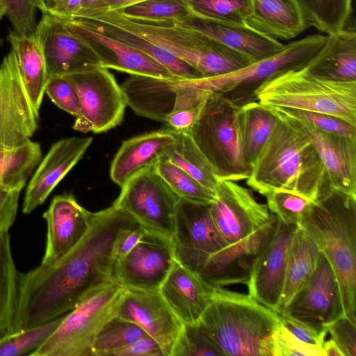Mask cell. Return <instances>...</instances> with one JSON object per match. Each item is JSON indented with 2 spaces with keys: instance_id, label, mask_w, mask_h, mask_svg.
<instances>
[{
  "instance_id": "obj_53",
  "label": "cell",
  "mask_w": 356,
  "mask_h": 356,
  "mask_svg": "<svg viewBox=\"0 0 356 356\" xmlns=\"http://www.w3.org/2000/svg\"><path fill=\"white\" fill-rule=\"evenodd\" d=\"M143 1L145 0H97L90 6L80 10L73 17L89 16L99 13L118 10L122 8Z\"/></svg>"
},
{
  "instance_id": "obj_26",
  "label": "cell",
  "mask_w": 356,
  "mask_h": 356,
  "mask_svg": "<svg viewBox=\"0 0 356 356\" xmlns=\"http://www.w3.org/2000/svg\"><path fill=\"white\" fill-rule=\"evenodd\" d=\"M216 287L175 259L159 291L181 323L188 324L199 320Z\"/></svg>"
},
{
  "instance_id": "obj_50",
  "label": "cell",
  "mask_w": 356,
  "mask_h": 356,
  "mask_svg": "<svg viewBox=\"0 0 356 356\" xmlns=\"http://www.w3.org/2000/svg\"><path fill=\"white\" fill-rule=\"evenodd\" d=\"M282 324L298 339L323 347L327 330H319L289 315L279 314Z\"/></svg>"
},
{
  "instance_id": "obj_54",
  "label": "cell",
  "mask_w": 356,
  "mask_h": 356,
  "mask_svg": "<svg viewBox=\"0 0 356 356\" xmlns=\"http://www.w3.org/2000/svg\"><path fill=\"white\" fill-rule=\"evenodd\" d=\"M144 232V227L138 224L127 230L119 241L116 258L121 257L129 252L139 242Z\"/></svg>"
},
{
  "instance_id": "obj_14",
  "label": "cell",
  "mask_w": 356,
  "mask_h": 356,
  "mask_svg": "<svg viewBox=\"0 0 356 356\" xmlns=\"http://www.w3.org/2000/svg\"><path fill=\"white\" fill-rule=\"evenodd\" d=\"M215 193L210 212L229 245L243 240L272 216L267 204L258 202L250 189L237 181H218Z\"/></svg>"
},
{
  "instance_id": "obj_48",
  "label": "cell",
  "mask_w": 356,
  "mask_h": 356,
  "mask_svg": "<svg viewBox=\"0 0 356 356\" xmlns=\"http://www.w3.org/2000/svg\"><path fill=\"white\" fill-rule=\"evenodd\" d=\"M275 356H325L321 346L305 343L280 323L275 333Z\"/></svg>"
},
{
  "instance_id": "obj_25",
  "label": "cell",
  "mask_w": 356,
  "mask_h": 356,
  "mask_svg": "<svg viewBox=\"0 0 356 356\" xmlns=\"http://www.w3.org/2000/svg\"><path fill=\"white\" fill-rule=\"evenodd\" d=\"M289 118L313 144L324 166L331 189L356 196V138L325 133L300 120Z\"/></svg>"
},
{
  "instance_id": "obj_58",
  "label": "cell",
  "mask_w": 356,
  "mask_h": 356,
  "mask_svg": "<svg viewBox=\"0 0 356 356\" xmlns=\"http://www.w3.org/2000/svg\"><path fill=\"white\" fill-rule=\"evenodd\" d=\"M97 1V0H83L81 10L90 6L94 3H95Z\"/></svg>"
},
{
  "instance_id": "obj_16",
  "label": "cell",
  "mask_w": 356,
  "mask_h": 356,
  "mask_svg": "<svg viewBox=\"0 0 356 356\" xmlns=\"http://www.w3.org/2000/svg\"><path fill=\"white\" fill-rule=\"evenodd\" d=\"M278 314L289 315L319 330H327L329 324L345 315L337 275L322 252L309 280Z\"/></svg>"
},
{
  "instance_id": "obj_9",
  "label": "cell",
  "mask_w": 356,
  "mask_h": 356,
  "mask_svg": "<svg viewBox=\"0 0 356 356\" xmlns=\"http://www.w3.org/2000/svg\"><path fill=\"white\" fill-rule=\"evenodd\" d=\"M65 76L75 88L81 106L74 130L99 134L122 122L127 102L121 86L108 69L98 67Z\"/></svg>"
},
{
  "instance_id": "obj_51",
  "label": "cell",
  "mask_w": 356,
  "mask_h": 356,
  "mask_svg": "<svg viewBox=\"0 0 356 356\" xmlns=\"http://www.w3.org/2000/svg\"><path fill=\"white\" fill-rule=\"evenodd\" d=\"M20 193L0 186V235L8 232L16 219Z\"/></svg>"
},
{
  "instance_id": "obj_27",
  "label": "cell",
  "mask_w": 356,
  "mask_h": 356,
  "mask_svg": "<svg viewBox=\"0 0 356 356\" xmlns=\"http://www.w3.org/2000/svg\"><path fill=\"white\" fill-rule=\"evenodd\" d=\"M174 141L173 134L167 129L124 140L112 161L111 180L122 188L136 174L153 166L164 156Z\"/></svg>"
},
{
  "instance_id": "obj_10",
  "label": "cell",
  "mask_w": 356,
  "mask_h": 356,
  "mask_svg": "<svg viewBox=\"0 0 356 356\" xmlns=\"http://www.w3.org/2000/svg\"><path fill=\"white\" fill-rule=\"evenodd\" d=\"M179 199L153 165L129 179L113 204L145 229L172 238Z\"/></svg>"
},
{
  "instance_id": "obj_46",
  "label": "cell",
  "mask_w": 356,
  "mask_h": 356,
  "mask_svg": "<svg viewBox=\"0 0 356 356\" xmlns=\"http://www.w3.org/2000/svg\"><path fill=\"white\" fill-rule=\"evenodd\" d=\"M44 93L58 108L75 118L80 117L81 106L77 92L65 76L49 77Z\"/></svg>"
},
{
  "instance_id": "obj_44",
  "label": "cell",
  "mask_w": 356,
  "mask_h": 356,
  "mask_svg": "<svg viewBox=\"0 0 356 356\" xmlns=\"http://www.w3.org/2000/svg\"><path fill=\"white\" fill-rule=\"evenodd\" d=\"M273 109L284 116L303 122L319 131L345 137L356 138V127L337 117L296 109Z\"/></svg>"
},
{
  "instance_id": "obj_15",
  "label": "cell",
  "mask_w": 356,
  "mask_h": 356,
  "mask_svg": "<svg viewBox=\"0 0 356 356\" xmlns=\"http://www.w3.org/2000/svg\"><path fill=\"white\" fill-rule=\"evenodd\" d=\"M39 119L10 49L0 64V145L16 147L24 144L38 129Z\"/></svg>"
},
{
  "instance_id": "obj_56",
  "label": "cell",
  "mask_w": 356,
  "mask_h": 356,
  "mask_svg": "<svg viewBox=\"0 0 356 356\" xmlns=\"http://www.w3.org/2000/svg\"><path fill=\"white\" fill-rule=\"evenodd\" d=\"M323 349L325 356H343L338 346L332 339L323 342Z\"/></svg>"
},
{
  "instance_id": "obj_22",
  "label": "cell",
  "mask_w": 356,
  "mask_h": 356,
  "mask_svg": "<svg viewBox=\"0 0 356 356\" xmlns=\"http://www.w3.org/2000/svg\"><path fill=\"white\" fill-rule=\"evenodd\" d=\"M92 137H70L54 143L41 159L25 191L22 212L29 214L42 205L51 191L83 157Z\"/></svg>"
},
{
  "instance_id": "obj_35",
  "label": "cell",
  "mask_w": 356,
  "mask_h": 356,
  "mask_svg": "<svg viewBox=\"0 0 356 356\" xmlns=\"http://www.w3.org/2000/svg\"><path fill=\"white\" fill-rule=\"evenodd\" d=\"M41 159L40 145L31 140L16 147L0 145V186L22 191Z\"/></svg>"
},
{
  "instance_id": "obj_52",
  "label": "cell",
  "mask_w": 356,
  "mask_h": 356,
  "mask_svg": "<svg viewBox=\"0 0 356 356\" xmlns=\"http://www.w3.org/2000/svg\"><path fill=\"white\" fill-rule=\"evenodd\" d=\"M112 356H164L159 343L146 335L115 351Z\"/></svg>"
},
{
  "instance_id": "obj_29",
  "label": "cell",
  "mask_w": 356,
  "mask_h": 356,
  "mask_svg": "<svg viewBox=\"0 0 356 356\" xmlns=\"http://www.w3.org/2000/svg\"><path fill=\"white\" fill-rule=\"evenodd\" d=\"M309 73L326 79L356 81V32L349 26L327 35L319 51L304 66Z\"/></svg>"
},
{
  "instance_id": "obj_41",
  "label": "cell",
  "mask_w": 356,
  "mask_h": 356,
  "mask_svg": "<svg viewBox=\"0 0 356 356\" xmlns=\"http://www.w3.org/2000/svg\"><path fill=\"white\" fill-rule=\"evenodd\" d=\"M190 13L236 24H246L251 0H185Z\"/></svg>"
},
{
  "instance_id": "obj_3",
  "label": "cell",
  "mask_w": 356,
  "mask_h": 356,
  "mask_svg": "<svg viewBox=\"0 0 356 356\" xmlns=\"http://www.w3.org/2000/svg\"><path fill=\"white\" fill-rule=\"evenodd\" d=\"M197 322L222 355L275 356L280 316L248 294L216 286Z\"/></svg>"
},
{
  "instance_id": "obj_13",
  "label": "cell",
  "mask_w": 356,
  "mask_h": 356,
  "mask_svg": "<svg viewBox=\"0 0 356 356\" xmlns=\"http://www.w3.org/2000/svg\"><path fill=\"white\" fill-rule=\"evenodd\" d=\"M174 260L172 238L144 228L136 245L115 259L112 280L124 289L159 290Z\"/></svg>"
},
{
  "instance_id": "obj_1",
  "label": "cell",
  "mask_w": 356,
  "mask_h": 356,
  "mask_svg": "<svg viewBox=\"0 0 356 356\" xmlns=\"http://www.w3.org/2000/svg\"><path fill=\"white\" fill-rule=\"evenodd\" d=\"M138 224L128 212L113 204L94 213L87 234L60 259L21 273L15 332L65 315L112 282L119 241Z\"/></svg>"
},
{
  "instance_id": "obj_32",
  "label": "cell",
  "mask_w": 356,
  "mask_h": 356,
  "mask_svg": "<svg viewBox=\"0 0 356 356\" xmlns=\"http://www.w3.org/2000/svg\"><path fill=\"white\" fill-rule=\"evenodd\" d=\"M320 254L321 251L314 240L300 225H298L290 249L278 313L309 280L317 266Z\"/></svg>"
},
{
  "instance_id": "obj_23",
  "label": "cell",
  "mask_w": 356,
  "mask_h": 356,
  "mask_svg": "<svg viewBox=\"0 0 356 356\" xmlns=\"http://www.w3.org/2000/svg\"><path fill=\"white\" fill-rule=\"evenodd\" d=\"M60 19L72 33L92 49L102 67L131 75L176 79L166 68L148 55L89 29L72 19Z\"/></svg>"
},
{
  "instance_id": "obj_12",
  "label": "cell",
  "mask_w": 356,
  "mask_h": 356,
  "mask_svg": "<svg viewBox=\"0 0 356 356\" xmlns=\"http://www.w3.org/2000/svg\"><path fill=\"white\" fill-rule=\"evenodd\" d=\"M327 35L314 34L285 44L278 54L236 70L214 76L195 79L198 88L228 94L241 86H255L272 76L303 67L324 44Z\"/></svg>"
},
{
  "instance_id": "obj_38",
  "label": "cell",
  "mask_w": 356,
  "mask_h": 356,
  "mask_svg": "<svg viewBox=\"0 0 356 356\" xmlns=\"http://www.w3.org/2000/svg\"><path fill=\"white\" fill-rule=\"evenodd\" d=\"M155 170L173 192L181 199L200 203H211L216 193L207 188L165 156L154 165Z\"/></svg>"
},
{
  "instance_id": "obj_31",
  "label": "cell",
  "mask_w": 356,
  "mask_h": 356,
  "mask_svg": "<svg viewBox=\"0 0 356 356\" xmlns=\"http://www.w3.org/2000/svg\"><path fill=\"white\" fill-rule=\"evenodd\" d=\"M70 19L148 55L166 68L176 78L197 79L203 77L198 70L187 63L138 35L115 26L86 17H72Z\"/></svg>"
},
{
  "instance_id": "obj_20",
  "label": "cell",
  "mask_w": 356,
  "mask_h": 356,
  "mask_svg": "<svg viewBox=\"0 0 356 356\" xmlns=\"http://www.w3.org/2000/svg\"><path fill=\"white\" fill-rule=\"evenodd\" d=\"M298 225L278 219L275 234L257 262L247 283L248 295L277 312L287 262Z\"/></svg>"
},
{
  "instance_id": "obj_33",
  "label": "cell",
  "mask_w": 356,
  "mask_h": 356,
  "mask_svg": "<svg viewBox=\"0 0 356 356\" xmlns=\"http://www.w3.org/2000/svg\"><path fill=\"white\" fill-rule=\"evenodd\" d=\"M20 275L13 257L10 236L6 232L0 235V340L15 330Z\"/></svg>"
},
{
  "instance_id": "obj_47",
  "label": "cell",
  "mask_w": 356,
  "mask_h": 356,
  "mask_svg": "<svg viewBox=\"0 0 356 356\" xmlns=\"http://www.w3.org/2000/svg\"><path fill=\"white\" fill-rule=\"evenodd\" d=\"M14 31L24 35L34 34L36 29V6L33 0H0Z\"/></svg>"
},
{
  "instance_id": "obj_60",
  "label": "cell",
  "mask_w": 356,
  "mask_h": 356,
  "mask_svg": "<svg viewBox=\"0 0 356 356\" xmlns=\"http://www.w3.org/2000/svg\"><path fill=\"white\" fill-rule=\"evenodd\" d=\"M2 44H3V40L0 38V47L1 46Z\"/></svg>"
},
{
  "instance_id": "obj_28",
  "label": "cell",
  "mask_w": 356,
  "mask_h": 356,
  "mask_svg": "<svg viewBox=\"0 0 356 356\" xmlns=\"http://www.w3.org/2000/svg\"><path fill=\"white\" fill-rule=\"evenodd\" d=\"M246 24L276 40H291L310 26L298 0H251Z\"/></svg>"
},
{
  "instance_id": "obj_2",
  "label": "cell",
  "mask_w": 356,
  "mask_h": 356,
  "mask_svg": "<svg viewBox=\"0 0 356 356\" xmlns=\"http://www.w3.org/2000/svg\"><path fill=\"white\" fill-rule=\"evenodd\" d=\"M273 110L280 121L253 163L246 184L264 196L282 190L316 201L332 190L318 154L293 120Z\"/></svg>"
},
{
  "instance_id": "obj_30",
  "label": "cell",
  "mask_w": 356,
  "mask_h": 356,
  "mask_svg": "<svg viewBox=\"0 0 356 356\" xmlns=\"http://www.w3.org/2000/svg\"><path fill=\"white\" fill-rule=\"evenodd\" d=\"M7 39L11 44L26 92L34 108L40 113L49 79L42 48L35 34L24 35L10 31Z\"/></svg>"
},
{
  "instance_id": "obj_57",
  "label": "cell",
  "mask_w": 356,
  "mask_h": 356,
  "mask_svg": "<svg viewBox=\"0 0 356 356\" xmlns=\"http://www.w3.org/2000/svg\"><path fill=\"white\" fill-rule=\"evenodd\" d=\"M37 8L42 13H50L60 0H33Z\"/></svg>"
},
{
  "instance_id": "obj_21",
  "label": "cell",
  "mask_w": 356,
  "mask_h": 356,
  "mask_svg": "<svg viewBox=\"0 0 356 356\" xmlns=\"http://www.w3.org/2000/svg\"><path fill=\"white\" fill-rule=\"evenodd\" d=\"M47 241L42 265H50L72 250L90 229L94 213L81 206L73 195L55 196L43 213Z\"/></svg>"
},
{
  "instance_id": "obj_37",
  "label": "cell",
  "mask_w": 356,
  "mask_h": 356,
  "mask_svg": "<svg viewBox=\"0 0 356 356\" xmlns=\"http://www.w3.org/2000/svg\"><path fill=\"white\" fill-rule=\"evenodd\" d=\"M309 24L320 32L332 34L348 27L353 13L352 0H298Z\"/></svg>"
},
{
  "instance_id": "obj_43",
  "label": "cell",
  "mask_w": 356,
  "mask_h": 356,
  "mask_svg": "<svg viewBox=\"0 0 356 356\" xmlns=\"http://www.w3.org/2000/svg\"><path fill=\"white\" fill-rule=\"evenodd\" d=\"M273 214L287 225H299L312 204L315 202L286 191H275L264 195Z\"/></svg>"
},
{
  "instance_id": "obj_34",
  "label": "cell",
  "mask_w": 356,
  "mask_h": 356,
  "mask_svg": "<svg viewBox=\"0 0 356 356\" xmlns=\"http://www.w3.org/2000/svg\"><path fill=\"white\" fill-rule=\"evenodd\" d=\"M240 121L244 152L252 167L280 118L272 108L254 100L241 105Z\"/></svg>"
},
{
  "instance_id": "obj_40",
  "label": "cell",
  "mask_w": 356,
  "mask_h": 356,
  "mask_svg": "<svg viewBox=\"0 0 356 356\" xmlns=\"http://www.w3.org/2000/svg\"><path fill=\"white\" fill-rule=\"evenodd\" d=\"M63 317L64 315L3 338L0 340V356H31L54 333Z\"/></svg>"
},
{
  "instance_id": "obj_45",
  "label": "cell",
  "mask_w": 356,
  "mask_h": 356,
  "mask_svg": "<svg viewBox=\"0 0 356 356\" xmlns=\"http://www.w3.org/2000/svg\"><path fill=\"white\" fill-rule=\"evenodd\" d=\"M200 327L197 322L184 324L172 356H222Z\"/></svg>"
},
{
  "instance_id": "obj_7",
  "label": "cell",
  "mask_w": 356,
  "mask_h": 356,
  "mask_svg": "<svg viewBox=\"0 0 356 356\" xmlns=\"http://www.w3.org/2000/svg\"><path fill=\"white\" fill-rule=\"evenodd\" d=\"M241 105L227 94L211 92L190 135L220 180H246L251 172L243 148Z\"/></svg>"
},
{
  "instance_id": "obj_18",
  "label": "cell",
  "mask_w": 356,
  "mask_h": 356,
  "mask_svg": "<svg viewBox=\"0 0 356 356\" xmlns=\"http://www.w3.org/2000/svg\"><path fill=\"white\" fill-rule=\"evenodd\" d=\"M34 34L42 48L49 77L102 67L92 49L72 33L60 18L42 13Z\"/></svg>"
},
{
  "instance_id": "obj_55",
  "label": "cell",
  "mask_w": 356,
  "mask_h": 356,
  "mask_svg": "<svg viewBox=\"0 0 356 356\" xmlns=\"http://www.w3.org/2000/svg\"><path fill=\"white\" fill-rule=\"evenodd\" d=\"M83 0H60L49 14L62 19L73 17L81 8Z\"/></svg>"
},
{
  "instance_id": "obj_11",
  "label": "cell",
  "mask_w": 356,
  "mask_h": 356,
  "mask_svg": "<svg viewBox=\"0 0 356 356\" xmlns=\"http://www.w3.org/2000/svg\"><path fill=\"white\" fill-rule=\"evenodd\" d=\"M210 204L179 198L176 207L175 259L198 274L212 255L229 245L212 218Z\"/></svg>"
},
{
  "instance_id": "obj_19",
  "label": "cell",
  "mask_w": 356,
  "mask_h": 356,
  "mask_svg": "<svg viewBox=\"0 0 356 356\" xmlns=\"http://www.w3.org/2000/svg\"><path fill=\"white\" fill-rule=\"evenodd\" d=\"M116 316L137 325L159 343L164 356H172L184 324L159 290L125 289Z\"/></svg>"
},
{
  "instance_id": "obj_6",
  "label": "cell",
  "mask_w": 356,
  "mask_h": 356,
  "mask_svg": "<svg viewBox=\"0 0 356 356\" xmlns=\"http://www.w3.org/2000/svg\"><path fill=\"white\" fill-rule=\"evenodd\" d=\"M255 100L271 108L325 113L356 127V81H335L305 67L279 72L259 84Z\"/></svg>"
},
{
  "instance_id": "obj_8",
  "label": "cell",
  "mask_w": 356,
  "mask_h": 356,
  "mask_svg": "<svg viewBox=\"0 0 356 356\" xmlns=\"http://www.w3.org/2000/svg\"><path fill=\"white\" fill-rule=\"evenodd\" d=\"M124 290L112 282L86 297L64 315L57 329L31 356H92L95 340L116 316Z\"/></svg>"
},
{
  "instance_id": "obj_39",
  "label": "cell",
  "mask_w": 356,
  "mask_h": 356,
  "mask_svg": "<svg viewBox=\"0 0 356 356\" xmlns=\"http://www.w3.org/2000/svg\"><path fill=\"white\" fill-rule=\"evenodd\" d=\"M147 335L135 323L115 316L98 333L92 356H112L117 350Z\"/></svg>"
},
{
  "instance_id": "obj_42",
  "label": "cell",
  "mask_w": 356,
  "mask_h": 356,
  "mask_svg": "<svg viewBox=\"0 0 356 356\" xmlns=\"http://www.w3.org/2000/svg\"><path fill=\"white\" fill-rule=\"evenodd\" d=\"M117 11L127 18L146 21H176L190 13L185 0H145Z\"/></svg>"
},
{
  "instance_id": "obj_49",
  "label": "cell",
  "mask_w": 356,
  "mask_h": 356,
  "mask_svg": "<svg viewBox=\"0 0 356 356\" xmlns=\"http://www.w3.org/2000/svg\"><path fill=\"white\" fill-rule=\"evenodd\" d=\"M343 356L356 355V319L343 315L326 327Z\"/></svg>"
},
{
  "instance_id": "obj_36",
  "label": "cell",
  "mask_w": 356,
  "mask_h": 356,
  "mask_svg": "<svg viewBox=\"0 0 356 356\" xmlns=\"http://www.w3.org/2000/svg\"><path fill=\"white\" fill-rule=\"evenodd\" d=\"M170 131L173 134L175 141L164 156L215 193L218 179L190 134Z\"/></svg>"
},
{
  "instance_id": "obj_24",
  "label": "cell",
  "mask_w": 356,
  "mask_h": 356,
  "mask_svg": "<svg viewBox=\"0 0 356 356\" xmlns=\"http://www.w3.org/2000/svg\"><path fill=\"white\" fill-rule=\"evenodd\" d=\"M174 22L180 26L200 31L212 38L241 54L251 63L271 57L285 47V44L278 40L266 35L247 24L212 20L192 13Z\"/></svg>"
},
{
  "instance_id": "obj_4",
  "label": "cell",
  "mask_w": 356,
  "mask_h": 356,
  "mask_svg": "<svg viewBox=\"0 0 356 356\" xmlns=\"http://www.w3.org/2000/svg\"><path fill=\"white\" fill-rule=\"evenodd\" d=\"M299 225L330 262L345 315L356 319V196L331 190L312 204Z\"/></svg>"
},
{
  "instance_id": "obj_5",
  "label": "cell",
  "mask_w": 356,
  "mask_h": 356,
  "mask_svg": "<svg viewBox=\"0 0 356 356\" xmlns=\"http://www.w3.org/2000/svg\"><path fill=\"white\" fill-rule=\"evenodd\" d=\"M82 17L106 23L138 35L187 63L203 77L223 74L252 63L241 54L212 38L180 26L172 19H133L117 10Z\"/></svg>"
},
{
  "instance_id": "obj_17",
  "label": "cell",
  "mask_w": 356,
  "mask_h": 356,
  "mask_svg": "<svg viewBox=\"0 0 356 356\" xmlns=\"http://www.w3.org/2000/svg\"><path fill=\"white\" fill-rule=\"evenodd\" d=\"M277 223V217L272 213L268 222L251 234L212 255L199 275L214 286L245 284L272 240Z\"/></svg>"
},
{
  "instance_id": "obj_59",
  "label": "cell",
  "mask_w": 356,
  "mask_h": 356,
  "mask_svg": "<svg viewBox=\"0 0 356 356\" xmlns=\"http://www.w3.org/2000/svg\"><path fill=\"white\" fill-rule=\"evenodd\" d=\"M6 15V11L3 5L0 1V19L3 17V16Z\"/></svg>"
}]
</instances>
